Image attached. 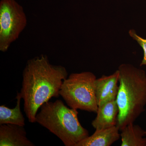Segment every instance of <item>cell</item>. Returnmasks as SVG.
Returning a JSON list of instances; mask_svg holds the SVG:
<instances>
[{"label":"cell","mask_w":146,"mask_h":146,"mask_svg":"<svg viewBox=\"0 0 146 146\" xmlns=\"http://www.w3.org/2000/svg\"><path fill=\"white\" fill-rule=\"evenodd\" d=\"M68 76L65 67L51 64L46 55L28 60L23 72L20 94L29 122H36V114L42 105L59 96L63 80Z\"/></svg>","instance_id":"6da1fadb"},{"label":"cell","mask_w":146,"mask_h":146,"mask_svg":"<svg viewBox=\"0 0 146 146\" xmlns=\"http://www.w3.org/2000/svg\"><path fill=\"white\" fill-rule=\"evenodd\" d=\"M119 87L116 101L119 108L117 126L120 130L133 123L146 106V73L128 63L119 66Z\"/></svg>","instance_id":"7a4b0ae2"},{"label":"cell","mask_w":146,"mask_h":146,"mask_svg":"<svg viewBox=\"0 0 146 146\" xmlns=\"http://www.w3.org/2000/svg\"><path fill=\"white\" fill-rule=\"evenodd\" d=\"M39 109L36 122L58 137L65 146H76L89 136L79 121L77 110L67 107L61 100L48 102Z\"/></svg>","instance_id":"3957f363"},{"label":"cell","mask_w":146,"mask_h":146,"mask_svg":"<svg viewBox=\"0 0 146 146\" xmlns=\"http://www.w3.org/2000/svg\"><path fill=\"white\" fill-rule=\"evenodd\" d=\"M96 79L90 72L72 73L63 80L59 95L71 108L96 113L98 108L95 93Z\"/></svg>","instance_id":"277c9868"},{"label":"cell","mask_w":146,"mask_h":146,"mask_svg":"<svg viewBox=\"0 0 146 146\" xmlns=\"http://www.w3.org/2000/svg\"><path fill=\"white\" fill-rule=\"evenodd\" d=\"M27 24L23 7L15 0L0 2V51L5 52Z\"/></svg>","instance_id":"5b68a950"},{"label":"cell","mask_w":146,"mask_h":146,"mask_svg":"<svg viewBox=\"0 0 146 146\" xmlns=\"http://www.w3.org/2000/svg\"><path fill=\"white\" fill-rule=\"evenodd\" d=\"M119 72L117 70L109 76L103 75L96 79L95 93L98 106L116 100L119 90Z\"/></svg>","instance_id":"8992f818"},{"label":"cell","mask_w":146,"mask_h":146,"mask_svg":"<svg viewBox=\"0 0 146 146\" xmlns=\"http://www.w3.org/2000/svg\"><path fill=\"white\" fill-rule=\"evenodd\" d=\"M24 127L11 124L0 125V146H35L27 137Z\"/></svg>","instance_id":"52a82bcc"},{"label":"cell","mask_w":146,"mask_h":146,"mask_svg":"<svg viewBox=\"0 0 146 146\" xmlns=\"http://www.w3.org/2000/svg\"><path fill=\"white\" fill-rule=\"evenodd\" d=\"M96 113V117L91 123L96 130L106 129L117 126L119 108L116 100L98 106Z\"/></svg>","instance_id":"ba28073f"},{"label":"cell","mask_w":146,"mask_h":146,"mask_svg":"<svg viewBox=\"0 0 146 146\" xmlns=\"http://www.w3.org/2000/svg\"><path fill=\"white\" fill-rule=\"evenodd\" d=\"M119 129L117 126L96 130L94 134L78 143L76 146H110L120 138Z\"/></svg>","instance_id":"9c48e42d"},{"label":"cell","mask_w":146,"mask_h":146,"mask_svg":"<svg viewBox=\"0 0 146 146\" xmlns=\"http://www.w3.org/2000/svg\"><path fill=\"white\" fill-rule=\"evenodd\" d=\"M121 146H146L145 131L130 123L121 130Z\"/></svg>","instance_id":"30bf717a"},{"label":"cell","mask_w":146,"mask_h":146,"mask_svg":"<svg viewBox=\"0 0 146 146\" xmlns=\"http://www.w3.org/2000/svg\"><path fill=\"white\" fill-rule=\"evenodd\" d=\"M16 107L10 108L4 105L0 106V125L11 124L25 126V118L21 111V98L20 93H17Z\"/></svg>","instance_id":"8fae6325"},{"label":"cell","mask_w":146,"mask_h":146,"mask_svg":"<svg viewBox=\"0 0 146 146\" xmlns=\"http://www.w3.org/2000/svg\"><path fill=\"white\" fill-rule=\"evenodd\" d=\"M129 35L133 40L138 43V44L141 46L143 50V58L140 65L143 66L146 65V39H144L138 35L136 33V31L133 29L129 30Z\"/></svg>","instance_id":"7c38bea8"},{"label":"cell","mask_w":146,"mask_h":146,"mask_svg":"<svg viewBox=\"0 0 146 146\" xmlns=\"http://www.w3.org/2000/svg\"><path fill=\"white\" fill-rule=\"evenodd\" d=\"M145 134H146V130L145 131Z\"/></svg>","instance_id":"4fadbf2b"}]
</instances>
